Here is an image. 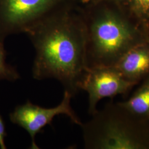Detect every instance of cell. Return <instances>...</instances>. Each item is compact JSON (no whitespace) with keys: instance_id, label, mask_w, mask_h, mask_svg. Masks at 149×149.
I'll use <instances>...</instances> for the list:
<instances>
[{"instance_id":"cell-9","label":"cell","mask_w":149,"mask_h":149,"mask_svg":"<svg viewBox=\"0 0 149 149\" xmlns=\"http://www.w3.org/2000/svg\"><path fill=\"white\" fill-rule=\"evenodd\" d=\"M6 52L3 42L0 40V81L6 80L16 81L19 79L20 75L15 68L6 62Z\"/></svg>"},{"instance_id":"cell-5","label":"cell","mask_w":149,"mask_h":149,"mask_svg":"<svg viewBox=\"0 0 149 149\" xmlns=\"http://www.w3.org/2000/svg\"><path fill=\"white\" fill-rule=\"evenodd\" d=\"M73 97L69 92L64 91L62 101L53 108H44L34 104L28 101L23 104L16 107L10 114L11 122L23 128L29 134L32 139L31 149H39L36 143V136L41 133L48 125H52L54 118L59 115H65L74 124L81 125L82 122L75 114L71 106Z\"/></svg>"},{"instance_id":"cell-12","label":"cell","mask_w":149,"mask_h":149,"mask_svg":"<svg viewBox=\"0 0 149 149\" xmlns=\"http://www.w3.org/2000/svg\"><path fill=\"white\" fill-rule=\"evenodd\" d=\"M83 3H87V2H96L98 1H102L103 0H79Z\"/></svg>"},{"instance_id":"cell-7","label":"cell","mask_w":149,"mask_h":149,"mask_svg":"<svg viewBox=\"0 0 149 149\" xmlns=\"http://www.w3.org/2000/svg\"><path fill=\"white\" fill-rule=\"evenodd\" d=\"M115 66L125 78L137 84L145 80L149 76V42L129 50Z\"/></svg>"},{"instance_id":"cell-8","label":"cell","mask_w":149,"mask_h":149,"mask_svg":"<svg viewBox=\"0 0 149 149\" xmlns=\"http://www.w3.org/2000/svg\"><path fill=\"white\" fill-rule=\"evenodd\" d=\"M120 103L134 113L149 118V84L144 81L128 100Z\"/></svg>"},{"instance_id":"cell-10","label":"cell","mask_w":149,"mask_h":149,"mask_svg":"<svg viewBox=\"0 0 149 149\" xmlns=\"http://www.w3.org/2000/svg\"><path fill=\"white\" fill-rule=\"evenodd\" d=\"M7 136L5 124L0 115V148L6 149L7 147L5 144V138Z\"/></svg>"},{"instance_id":"cell-6","label":"cell","mask_w":149,"mask_h":149,"mask_svg":"<svg viewBox=\"0 0 149 149\" xmlns=\"http://www.w3.org/2000/svg\"><path fill=\"white\" fill-rule=\"evenodd\" d=\"M136 85L125 78L115 66H99L88 69L80 88L88 94V112L92 116L101 100L124 94Z\"/></svg>"},{"instance_id":"cell-14","label":"cell","mask_w":149,"mask_h":149,"mask_svg":"<svg viewBox=\"0 0 149 149\" xmlns=\"http://www.w3.org/2000/svg\"><path fill=\"white\" fill-rule=\"evenodd\" d=\"M76 1H77H77H79V0H76Z\"/></svg>"},{"instance_id":"cell-4","label":"cell","mask_w":149,"mask_h":149,"mask_svg":"<svg viewBox=\"0 0 149 149\" xmlns=\"http://www.w3.org/2000/svg\"><path fill=\"white\" fill-rule=\"evenodd\" d=\"M76 0H0V40L27 32L44 17Z\"/></svg>"},{"instance_id":"cell-2","label":"cell","mask_w":149,"mask_h":149,"mask_svg":"<svg viewBox=\"0 0 149 149\" xmlns=\"http://www.w3.org/2000/svg\"><path fill=\"white\" fill-rule=\"evenodd\" d=\"M87 149H149V118L109 102L81 124Z\"/></svg>"},{"instance_id":"cell-11","label":"cell","mask_w":149,"mask_h":149,"mask_svg":"<svg viewBox=\"0 0 149 149\" xmlns=\"http://www.w3.org/2000/svg\"><path fill=\"white\" fill-rule=\"evenodd\" d=\"M136 7L144 13H149V0H133Z\"/></svg>"},{"instance_id":"cell-1","label":"cell","mask_w":149,"mask_h":149,"mask_svg":"<svg viewBox=\"0 0 149 149\" xmlns=\"http://www.w3.org/2000/svg\"><path fill=\"white\" fill-rule=\"evenodd\" d=\"M76 4L54 11L26 33L36 52L33 77L56 79L73 97L88 70L84 27Z\"/></svg>"},{"instance_id":"cell-13","label":"cell","mask_w":149,"mask_h":149,"mask_svg":"<svg viewBox=\"0 0 149 149\" xmlns=\"http://www.w3.org/2000/svg\"><path fill=\"white\" fill-rule=\"evenodd\" d=\"M144 80V81H145L146 82H147L149 85V76H148L147 78H146Z\"/></svg>"},{"instance_id":"cell-3","label":"cell","mask_w":149,"mask_h":149,"mask_svg":"<svg viewBox=\"0 0 149 149\" xmlns=\"http://www.w3.org/2000/svg\"><path fill=\"white\" fill-rule=\"evenodd\" d=\"M86 21L81 17L85 36L88 69L113 66L134 47L149 42L138 28L106 8H99Z\"/></svg>"}]
</instances>
